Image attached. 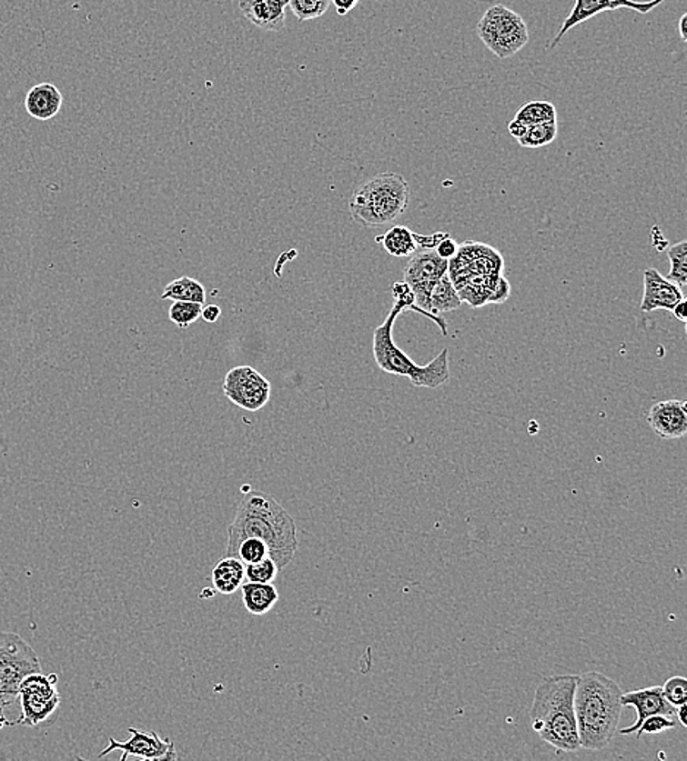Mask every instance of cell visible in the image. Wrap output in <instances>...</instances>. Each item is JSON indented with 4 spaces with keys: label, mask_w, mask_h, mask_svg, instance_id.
<instances>
[{
    "label": "cell",
    "mask_w": 687,
    "mask_h": 761,
    "mask_svg": "<svg viewBox=\"0 0 687 761\" xmlns=\"http://www.w3.org/2000/svg\"><path fill=\"white\" fill-rule=\"evenodd\" d=\"M244 537H257L266 542L270 558L283 570L297 554V525L288 511L266 492L245 494L237 506V516L227 529V549L230 551Z\"/></svg>",
    "instance_id": "cell-1"
},
{
    "label": "cell",
    "mask_w": 687,
    "mask_h": 761,
    "mask_svg": "<svg viewBox=\"0 0 687 761\" xmlns=\"http://www.w3.org/2000/svg\"><path fill=\"white\" fill-rule=\"evenodd\" d=\"M621 693L616 681L600 672L578 676L575 715L581 748L600 751L611 743L623 710Z\"/></svg>",
    "instance_id": "cell-2"
},
{
    "label": "cell",
    "mask_w": 687,
    "mask_h": 761,
    "mask_svg": "<svg viewBox=\"0 0 687 761\" xmlns=\"http://www.w3.org/2000/svg\"><path fill=\"white\" fill-rule=\"evenodd\" d=\"M579 676H552L538 686L530 717L533 732L557 751L581 750L575 715Z\"/></svg>",
    "instance_id": "cell-3"
},
{
    "label": "cell",
    "mask_w": 687,
    "mask_h": 761,
    "mask_svg": "<svg viewBox=\"0 0 687 761\" xmlns=\"http://www.w3.org/2000/svg\"><path fill=\"white\" fill-rule=\"evenodd\" d=\"M405 311L402 305L395 302L389 312L386 321L377 326L372 335V355L376 364L381 371L391 375L409 378L413 386H424L436 390L439 386L449 383L450 379V365H449V349H443L429 364L419 366L399 349L393 338V328L396 319Z\"/></svg>",
    "instance_id": "cell-4"
},
{
    "label": "cell",
    "mask_w": 687,
    "mask_h": 761,
    "mask_svg": "<svg viewBox=\"0 0 687 761\" xmlns=\"http://www.w3.org/2000/svg\"><path fill=\"white\" fill-rule=\"evenodd\" d=\"M503 258L489 245L466 242L459 245L458 254L449 261V275L462 302L472 308L491 304L492 296L503 280Z\"/></svg>",
    "instance_id": "cell-5"
},
{
    "label": "cell",
    "mask_w": 687,
    "mask_h": 761,
    "mask_svg": "<svg viewBox=\"0 0 687 761\" xmlns=\"http://www.w3.org/2000/svg\"><path fill=\"white\" fill-rule=\"evenodd\" d=\"M409 184L398 173H381L367 180L349 201L350 217L365 227H381L408 210Z\"/></svg>",
    "instance_id": "cell-6"
},
{
    "label": "cell",
    "mask_w": 687,
    "mask_h": 761,
    "mask_svg": "<svg viewBox=\"0 0 687 761\" xmlns=\"http://www.w3.org/2000/svg\"><path fill=\"white\" fill-rule=\"evenodd\" d=\"M477 33L485 47L499 57L509 59L530 42V31L522 16L504 5H494L480 19Z\"/></svg>",
    "instance_id": "cell-7"
},
{
    "label": "cell",
    "mask_w": 687,
    "mask_h": 761,
    "mask_svg": "<svg viewBox=\"0 0 687 761\" xmlns=\"http://www.w3.org/2000/svg\"><path fill=\"white\" fill-rule=\"evenodd\" d=\"M40 669L37 653L25 640L18 634L0 633V709L14 705L19 684Z\"/></svg>",
    "instance_id": "cell-8"
},
{
    "label": "cell",
    "mask_w": 687,
    "mask_h": 761,
    "mask_svg": "<svg viewBox=\"0 0 687 761\" xmlns=\"http://www.w3.org/2000/svg\"><path fill=\"white\" fill-rule=\"evenodd\" d=\"M449 270V261L437 255L436 249H422L417 251L406 264L405 280L403 282L409 285L415 296V312H419L427 318L432 319L439 325V330L447 335V323L441 316L434 315L429 312V296L432 289L439 278Z\"/></svg>",
    "instance_id": "cell-9"
},
{
    "label": "cell",
    "mask_w": 687,
    "mask_h": 761,
    "mask_svg": "<svg viewBox=\"0 0 687 761\" xmlns=\"http://www.w3.org/2000/svg\"><path fill=\"white\" fill-rule=\"evenodd\" d=\"M56 686V674L43 676L35 672L26 676L19 684L18 697L23 715L15 720V725L35 727L49 722L61 705Z\"/></svg>",
    "instance_id": "cell-10"
},
{
    "label": "cell",
    "mask_w": 687,
    "mask_h": 761,
    "mask_svg": "<svg viewBox=\"0 0 687 761\" xmlns=\"http://www.w3.org/2000/svg\"><path fill=\"white\" fill-rule=\"evenodd\" d=\"M223 393L237 407L258 412L270 402L271 384L257 369L244 365L226 374Z\"/></svg>",
    "instance_id": "cell-11"
},
{
    "label": "cell",
    "mask_w": 687,
    "mask_h": 761,
    "mask_svg": "<svg viewBox=\"0 0 687 761\" xmlns=\"http://www.w3.org/2000/svg\"><path fill=\"white\" fill-rule=\"evenodd\" d=\"M128 732L131 734L128 741L119 743L110 738L109 746H106L98 757L103 758L113 751H122V761L128 757L148 761L177 760L175 744L170 739L160 738L157 732H143L134 726L129 727Z\"/></svg>",
    "instance_id": "cell-12"
},
{
    "label": "cell",
    "mask_w": 687,
    "mask_h": 761,
    "mask_svg": "<svg viewBox=\"0 0 687 761\" xmlns=\"http://www.w3.org/2000/svg\"><path fill=\"white\" fill-rule=\"evenodd\" d=\"M665 0H648V2H636V0H576L575 6L571 9V15L564 19L563 25L560 28L556 37L550 43V49L557 47L561 38L579 24H583L593 16L600 15L601 12L617 11V9H631L638 14H650L652 9L658 8L664 4Z\"/></svg>",
    "instance_id": "cell-13"
},
{
    "label": "cell",
    "mask_w": 687,
    "mask_h": 761,
    "mask_svg": "<svg viewBox=\"0 0 687 761\" xmlns=\"http://www.w3.org/2000/svg\"><path fill=\"white\" fill-rule=\"evenodd\" d=\"M621 705L631 706L635 707L638 713V719L631 727H624L620 729V736H631L638 731L639 726L642 725L643 720L652 715H664V716L672 717L677 720V712L679 709L672 707L667 700H665L664 694H662V686H648L642 690L629 691V693H621Z\"/></svg>",
    "instance_id": "cell-14"
},
{
    "label": "cell",
    "mask_w": 687,
    "mask_h": 761,
    "mask_svg": "<svg viewBox=\"0 0 687 761\" xmlns=\"http://www.w3.org/2000/svg\"><path fill=\"white\" fill-rule=\"evenodd\" d=\"M686 299L683 290L679 285L670 282L669 278L660 274L655 268H648L643 274V297L641 302V311L645 314L665 309L672 311L679 302Z\"/></svg>",
    "instance_id": "cell-15"
},
{
    "label": "cell",
    "mask_w": 687,
    "mask_h": 761,
    "mask_svg": "<svg viewBox=\"0 0 687 761\" xmlns=\"http://www.w3.org/2000/svg\"><path fill=\"white\" fill-rule=\"evenodd\" d=\"M686 400H664L652 406L648 415L651 429L662 439L683 438L687 432Z\"/></svg>",
    "instance_id": "cell-16"
},
{
    "label": "cell",
    "mask_w": 687,
    "mask_h": 761,
    "mask_svg": "<svg viewBox=\"0 0 687 761\" xmlns=\"http://www.w3.org/2000/svg\"><path fill=\"white\" fill-rule=\"evenodd\" d=\"M288 0H239L242 15L249 23L266 31H282L285 28Z\"/></svg>",
    "instance_id": "cell-17"
},
{
    "label": "cell",
    "mask_w": 687,
    "mask_h": 761,
    "mask_svg": "<svg viewBox=\"0 0 687 761\" xmlns=\"http://www.w3.org/2000/svg\"><path fill=\"white\" fill-rule=\"evenodd\" d=\"M25 110L37 120H50L61 112L64 95L55 84L42 83L33 86L25 97Z\"/></svg>",
    "instance_id": "cell-18"
},
{
    "label": "cell",
    "mask_w": 687,
    "mask_h": 761,
    "mask_svg": "<svg viewBox=\"0 0 687 761\" xmlns=\"http://www.w3.org/2000/svg\"><path fill=\"white\" fill-rule=\"evenodd\" d=\"M211 583L216 592L226 596L233 595L245 583V564L235 556H226L211 571Z\"/></svg>",
    "instance_id": "cell-19"
},
{
    "label": "cell",
    "mask_w": 687,
    "mask_h": 761,
    "mask_svg": "<svg viewBox=\"0 0 687 761\" xmlns=\"http://www.w3.org/2000/svg\"><path fill=\"white\" fill-rule=\"evenodd\" d=\"M245 609L251 616H261L270 612L278 602V592L273 583L245 582L241 586Z\"/></svg>",
    "instance_id": "cell-20"
},
{
    "label": "cell",
    "mask_w": 687,
    "mask_h": 761,
    "mask_svg": "<svg viewBox=\"0 0 687 761\" xmlns=\"http://www.w3.org/2000/svg\"><path fill=\"white\" fill-rule=\"evenodd\" d=\"M376 242L383 245L387 254L395 258H409L419 249L417 233H413L405 225H393L383 236L377 237Z\"/></svg>",
    "instance_id": "cell-21"
},
{
    "label": "cell",
    "mask_w": 687,
    "mask_h": 761,
    "mask_svg": "<svg viewBox=\"0 0 687 761\" xmlns=\"http://www.w3.org/2000/svg\"><path fill=\"white\" fill-rule=\"evenodd\" d=\"M462 304L458 290L451 283L450 275L449 273L444 274L432 289L431 296H429V312L439 316L444 312L456 311L462 306Z\"/></svg>",
    "instance_id": "cell-22"
},
{
    "label": "cell",
    "mask_w": 687,
    "mask_h": 761,
    "mask_svg": "<svg viewBox=\"0 0 687 761\" xmlns=\"http://www.w3.org/2000/svg\"><path fill=\"white\" fill-rule=\"evenodd\" d=\"M162 299H170L173 302L182 300V302H194V304H206V289L204 285L191 277H181L173 280L169 285H166L163 290Z\"/></svg>",
    "instance_id": "cell-23"
},
{
    "label": "cell",
    "mask_w": 687,
    "mask_h": 761,
    "mask_svg": "<svg viewBox=\"0 0 687 761\" xmlns=\"http://www.w3.org/2000/svg\"><path fill=\"white\" fill-rule=\"evenodd\" d=\"M516 124L530 128L533 125L557 120V110L550 102H530L523 105L515 116Z\"/></svg>",
    "instance_id": "cell-24"
},
{
    "label": "cell",
    "mask_w": 687,
    "mask_h": 761,
    "mask_svg": "<svg viewBox=\"0 0 687 761\" xmlns=\"http://www.w3.org/2000/svg\"><path fill=\"white\" fill-rule=\"evenodd\" d=\"M226 556H235L247 566V564L258 563L261 559L270 556V549L264 540L257 539V537H244L230 551H226Z\"/></svg>",
    "instance_id": "cell-25"
},
{
    "label": "cell",
    "mask_w": 687,
    "mask_h": 761,
    "mask_svg": "<svg viewBox=\"0 0 687 761\" xmlns=\"http://www.w3.org/2000/svg\"><path fill=\"white\" fill-rule=\"evenodd\" d=\"M557 132V120L533 125L526 129L525 134L518 139V143L523 148H541L550 145L556 139Z\"/></svg>",
    "instance_id": "cell-26"
},
{
    "label": "cell",
    "mask_w": 687,
    "mask_h": 761,
    "mask_svg": "<svg viewBox=\"0 0 687 761\" xmlns=\"http://www.w3.org/2000/svg\"><path fill=\"white\" fill-rule=\"evenodd\" d=\"M670 268L669 278L670 282L679 285L680 289L683 290L687 285V242L682 240L679 244L672 245L669 249Z\"/></svg>",
    "instance_id": "cell-27"
},
{
    "label": "cell",
    "mask_w": 687,
    "mask_h": 761,
    "mask_svg": "<svg viewBox=\"0 0 687 761\" xmlns=\"http://www.w3.org/2000/svg\"><path fill=\"white\" fill-rule=\"evenodd\" d=\"M330 5V0H288V6L299 23L323 16Z\"/></svg>",
    "instance_id": "cell-28"
},
{
    "label": "cell",
    "mask_w": 687,
    "mask_h": 761,
    "mask_svg": "<svg viewBox=\"0 0 687 761\" xmlns=\"http://www.w3.org/2000/svg\"><path fill=\"white\" fill-rule=\"evenodd\" d=\"M201 311H203V305L177 300L170 306L169 319L172 323L177 324L179 328H188L191 324L201 318Z\"/></svg>",
    "instance_id": "cell-29"
},
{
    "label": "cell",
    "mask_w": 687,
    "mask_h": 761,
    "mask_svg": "<svg viewBox=\"0 0 687 761\" xmlns=\"http://www.w3.org/2000/svg\"><path fill=\"white\" fill-rule=\"evenodd\" d=\"M278 564L273 558L267 556L258 563L245 566V582L275 583L278 574Z\"/></svg>",
    "instance_id": "cell-30"
},
{
    "label": "cell",
    "mask_w": 687,
    "mask_h": 761,
    "mask_svg": "<svg viewBox=\"0 0 687 761\" xmlns=\"http://www.w3.org/2000/svg\"><path fill=\"white\" fill-rule=\"evenodd\" d=\"M662 694L672 707L679 709L682 706H686L687 679L684 676H672L662 686Z\"/></svg>",
    "instance_id": "cell-31"
},
{
    "label": "cell",
    "mask_w": 687,
    "mask_h": 761,
    "mask_svg": "<svg viewBox=\"0 0 687 761\" xmlns=\"http://www.w3.org/2000/svg\"><path fill=\"white\" fill-rule=\"evenodd\" d=\"M677 725H679L677 720L672 719V717L664 716V715H652V716H648L643 720L636 734H638V738H641L643 734H662V732L674 729Z\"/></svg>",
    "instance_id": "cell-32"
},
{
    "label": "cell",
    "mask_w": 687,
    "mask_h": 761,
    "mask_svg": "<svg viewBox=\"0 0 687 761\" xmlns=\"http://www.w3.org/2000/svg\"><path fill=\"white\" fill-rule=\"evenodd\" d=\"M391 295H393L395 302L402 305L403 309L415 311V296H413L409 285H406L405 282H398L391 285Z\"/></svg>",
    "instance_id": "cell-33"
},
{
    "label": "cell",
    "mask_w": 687,
    "mask_h": 761,
    "mask_svg": "<svg viewBox=\"0 0 687 761\" xmlns=\"http://www.w3.org/2000/svg\"><path fill=\"white\" fill-rule=\"evenodd\" d=\"M458 242H456L455 239H451L450 236L444 237V239L441 240V242H439V244L436 246L437 255L447 259V261H450V259L458 254Z\"/></svg>",
    "instance_id": "cell-34"
},
{
    "label": "cell",
    "mask_w": 687,
    "mask_h": 761,
    "mask_svg": "<svg viewBox=\"0 0 687 761\" xmlns=\"http://www.w3.org/2000/svg\"><path fill=\"white\" fill-rule=\"evenodd\" d=\"M330 4L335 6L338 15L345 16L352 9H355V6L359 4V0H330Z\"/></svg>",
    "instance_id": "cell-35"
},
{
    "label": "cell",
    "mask_w": 687,
    "mask_h": 761,
    "mask_svg": "<svg viewBox=\"0 0 687 761\" xmlns=\"http://www.w3.org/2000/svg\"><path fill=\"white\" fill-rule=\"evenodd\" d=\"M220 315H222V309L218 308L217 305H207L201 311V316L206 323H217Z\"/></svg>",
    "instance_id": "cell-36"
},
{
    "label": "cell",
    "mask_w": 687,
    "mask_h": 761,
    "mask_svg": "<svg viewBox=\"0 0 687 761\" xmlns=\"http://www.w3.org/2000/svg\"><path fill=\"white\" fill-rule=\"evenodd\" d=\"M684 308H686V299H683L682 300V302H679V304H677L672 311V315L676 316V319H679V321H682V323H684V321H686V318H684Z\"/></svg>",
    "instance_id": "cell-37"
},
{
    "label": "cell",
    "mask_w": 687,
    "mask_h": 761,
    "mask_svg": "<svg viewBox=\"0 0 687 761\" xmlns=\"http://www.w3.org/2000/svg\"><path fill=\"white\" fill-rule=\"evenodd\" d=\"M686 21H687V14H683V15H682V18H680V21H679L680 37H682V40H683V42H686V40H687Z\"/></svg>",
    "instance_id": "cell-38"
},
{
    "label": "cell",
    "mask_w": 687,
    "mask_h": 761,
    "mask_svg": "<svg viewBox=\"0 0 687 761\" xmlns=\"http://www.w3.org/2000/svg\"><path fill=\"white\" fill-rule=\"evenodd\" d=\"M15 722H9L5 716L4 709H0V729H4V727L14 726Z\"/></svg>",
    "instance_id": "cell-39"
}]
</instances>
